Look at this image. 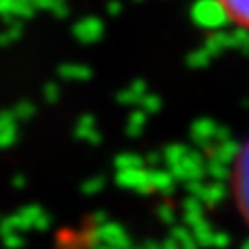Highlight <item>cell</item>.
I'll return each instance as SVG.
<instances>
[{"label":"cell","instance_id":"obj_1","mask_svg":"<svg viewBox=\"0 0 249 249\" xmlns=\"http://www.w3.org/2000/svg\"><path fill=\"white\" fill-rule=\"evenodd\" d=\"M227 6V11L232 15V19L249 25V0H220Z\"/></svg>","mask_w":249,"mask_h":249}]
</instances>
